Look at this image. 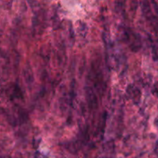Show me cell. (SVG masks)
<instances>
[{
  "label": "cell",
  "mask_w": 158,
  "mask_h": 158,
  "mask_svg": "<svg viewBox=\"0 0 158 158\" xmlns=\"http://www.w3.org/2000/svg\"><path fill=\"white\" fill-rule=\"evenodd\" d=\"M89 93L88 92V99H89V105H92V107L96 108L97 107V98L96 96L95 95V94L93 93L92 92L89 91Z\"/></svg>",
  "instance_id": "obj_1"
}]
</instances>
